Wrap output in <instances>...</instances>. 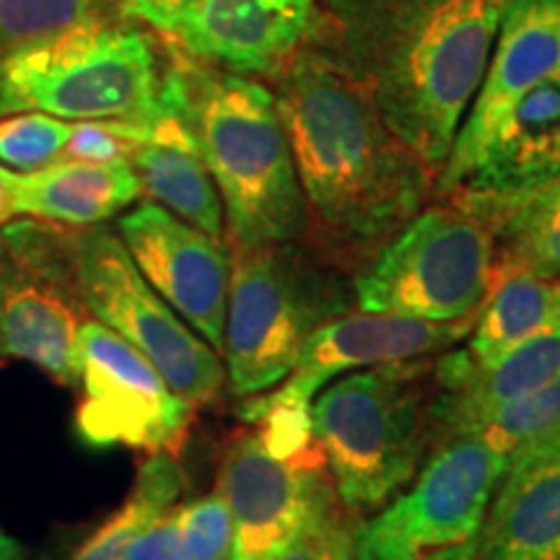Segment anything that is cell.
Here are the masks:
<instances>
[{"instance_id":"cell-5","label":"cell","mask_w":560,"mask_h":560,"mask_svg":"<svg viewBox=\"0 0 560 560\" xmlns=\"http://www.w3.org/2000/svg\"><path fill=\"white\" fill-rule=\"evenodd\" d=\"M231 252L221 361L231 392L255 397L278 387L306 340L355 296L348 272L301 242Z\"/></svg>"},{"instance_id":"cell-10","label":"cell","mask_w":560,"mask_h":560,"mask_svg":"<svg viewBox=\"0 0 560 560\" xmlns=\"http://www.w3.org/2000/svg\"><path fill=\"white\" fill-rule=\"evenodd\" d=\"M70 236L52 223L0 229V359L30 363L52 382L79 384L83 319Z\"/></svg>"},{"instance_id":"cell-26","label":"cell","mask_w":560,"mask_h":560,"mask_svg":"<svg viewBox=\"0 0 560 560\" xmlns=\"http://www.w3.org/2000/svg\"><path fill=\"white\" fill-rule=\"evenodd\" d=\"M73 122L45 112L0 117V164L13 172H37L66 153Z\"/></svg>"},{"instance_id":"cell-7","label":"cell","mask_w":560,"mask_h":560,"mask_svg":"<svg viewBox=\"0 0 560 560\" xmlns=\"http://www.w3.org/2000/svg\"><path fill=\"white\" fill-rule=\"evenodd\" d=\"M495 270L488 229L457 200L423 208L353 278L363 312L454 322L472 317Z\"/></svg>"},{"instance_id":"cell-1","label":"cell","mask_w":560,"mask_h":560,"mask_svg":"<svg viewBox=\"0 0 560 560\" xmlns=\"http://www.w3.org/2000/svg\"><path fill=\"white\" fill-rule=\"evenodd\" d=\"M506 0H317L310 50L441 172L486 75Z\"/></svg>"},{"instance_id":"cell-31","label":"cell","mask_w":560,"mask_h":560,"mask_svg":"<svg viewBox=\"0 0 560 560\" xmlns=\"http://www.w3.org/2000/svg\"><path fill=\"white\" fill-rule=\"evenodd\" d=\"M202 0H125V13L159 32H177Z\"/></svg>"},{"instance_id":"cell-16","label":"cell","mask_w":560,"mask_h":560,"mask_svg":"<svg viewBox=\"0 0 560 560\" xmlns=\"http://www.w3.org/2000/svg\"><path fill=\"white\" fill-rule=\"evenodd\" d=\"M187 102V79L172 75L161 81L159 102L151 115L143 117V140L130 153V164L153 202L223 242V202L202 161Z\"/></svg>"},{"instance_id":"cell-24","label":"cell","mask_w":560,"mask_h":560,"mask_svg":"<svg viewBox=\"0 0 560 560\" xmlns=\"http://www.w3.org/2000/svg\"><path fill=\"white\" fill-rule=\"evenodd\" d=\"M185 475L172 454H151L140 465L122 506L102 524L70 560H125L143 529L177 506Z\"/></svg>"},{"instance_id":"cell-32","label":"cell","mask_w":560,"mask_h":560,"mask_svg":"<svg viewBox=\"0 0 560 560\" xmlns=\"http://www.w3.org/2000/svg\"><path fill=\"white\" fill-rule=\"evenodd\" d=\"M16 215V172L0 164V229Z\"/></svg>"},{"instance_id":"cell-29","label":"cell","mask_w":560,"mask_h":560,"mask_svg":"<svg viewBox=\"0 0 560 560\" xmlns=\"http://www.w3.org/2000/svg\"><path fill=\"white\" fill-rule=\"evenodd\" d=\"M270 560H353L350 535L340 527L338 516L332 511V514L312 522Z\"/></svg>"},{"instance_id":"cell-11","label":"cell","mask_w":560,"mask_h":560,"mask_svg":"<svg viewBox=\"0 0 560 560\" xmlns=\"http://www.w3.org/2000/svg\"><path fill=\"white\" fill-rule=\"evenodd\" d=\"M79 384L83 400L75 410V431L96 450L128 446L172 454L190 429L192 405L143 353L96 319L81 325Z\"/></svg>"},{"instance_id":"cell-19","label":"cell","mask_w":560,"mask_h":560,"mask_svg":"<svg viewBox=\"0 0 560 560\" xmlns=\"http://www.w3.org/2000/svg\"><path fill=\"white\" fill-rule=\"evenodd\" d=\"M560 380V332L540 335L493 361H475L465 348L433 363L431 418L436 441L457 436L486 412Z\"/></svg>"},{"instance_id":"cell-12","label":"cell","mask_w":560,"mask_h":560,"mask_svg":"<svg viewBox=\"0 0 560 560\" xmlns=\"http://www.w3.org/2000/svg\"><path fill=\"white\" fill-rule=\"evenodd\" d=\"M215 490L234 524L231 560H270L312 522L335 511L319 446L278 454L257 429L231 439Z\"/></svg>"},{"instance_id":"cell-34","label":"cell","mask_w":560,"mask_h":560,"mask_svg":"<svg viewBox=\"0 0 560 560\" xmlns=\"http://www.w3.org/2000/svg\"><path fill=\"white\" fill-rule=\"evenodd\" d=\"M444 560H475V552H462V556H452V558H444Z\"/></svg>"},{"instance_id":"cell-25","label":"cell","mask_w":560,"mask_h":560,"mask_svg":"<svg viewBox=\"0 0 560 560\" xmlns=\"http://www.w3.org/2000/svg\"><path fill=\"white\" fill-rule=\"evenodd\" d=\"M457 436H478L511 462L560 444V380L472 420Z\"/></svg>"},{"instance_id":"cell-27","label":"cell","mask_w":560,"mask_h":560,"mask_svg":"<svg viewBox=\"0 0 560 560\" xmlns=\"http://www.w3.org/2000/svg\"><path fill=\"white\" fill-rule=\"evenodd\" d=\"M94 0H0V55L91 19Z\"/></svg>"},{"instance_id":"cell-21","label":"cell","mask_w":560,"mask_h":560,"mask_svg":"<svg viewBox=\"0 0 560 560\" xmlns=\"http://www.w3.org/2000/svg\"><path fill=\"white\" fill-rule=\"evenodd\" d=\"M140 192L143 185L128 159H60L37 172H16V215L91 229L132 206Z\"/></svg>"},{"instance_id":"cell-6","label":"cell","mask_w":560,"mask_h":560,"mask_svg":"<svg viewBox=\"0 0 560 560\" xmlns=\"http://www.w3.org/2000/svg\"><path fill=\"white\" fill-rule=\"evenodd\" d=\"M159 91L149 39L91 19L0 55V117L45 112L68 122L143 120Z\"/></svg>"},{"instance_id":"cell-33","label":"cell","mask_w":560,"mask_h":560,"mask_svg":"<svg viewBox=\"0 0 560 560\" xmlns=\"http://www.w3.org/2000/svg\"><path fill=\"white\" fill-rule=\"evenodd\" d=\"M0 560H26L21 542L13 540L9 532L3 529H0Z\"/></svg>"},{"instance_id":"cell-28","label":"cell","mask_w":560,"mask_h":560,"mask_svg":"<svg viewBox=\"0 0 560 560\" xmlns=\"http://www.w3.org/2000/svg\"><path fill=\"white\" fill-rule=\"evenodd\" d=\"M179 548L185 560H231L234 524L219 490L174 506Z\"/></svg>"},{"instance_id":"cell-8","label":"cell","mask_w":560,"mask_h":560,"mask_svg":"<svg viewBox=\"0 0 560 560\" xmlns=\"http://www.w3.org/2000/svg\"><path fill=\"white\" fill-rule=\"evenodd\" d=\"M506 459L478 436H444L416 478L350 537L353 560H444L475 552Z\"/></svg>"},{"instance_id":"cell-3","label":"cell","mask_w":560,"mask_h":560,"mask_svg":"<svg viewBox=\"0 0 560 560\" xmlns=\"http://www.w3.org/2000/svg\"><path fill=\"white\" fill-rule=\"evenodd\" d=\"M429 361H395L350 371L312 402L317 441L335 499L353 516H371L395 499L436 444Z\"/></svg>"},{"instance_id":"cell-20","label":"cell","mask_w":560,"mask_h":560,"mask_svg":"<svg viewBox=\"0 0 560 560\" xmlns=\"http://www.w3.org/2000/svg\"><path fill=\"white\" fill-rule=\"evenodd\" d=\"M475 560H560V444L506 467L488 503Z\"/></svg>"},{"instance_id":"cell-13","label":"cell","mask_w":560,"mask_h":560,"mask_svg":"<svg viewBox=\"0 0 560 560\" xmlns=\"http://www.w3.org/2000/svg\"><path fill=\"white\" fill-rule=\"evenodd\" d=\"M475 325V314L454 322H429L400 314H340L306 340L291 374L268 395L244 397L240 416L247 423L262 418H289L312 423V400L327 384L350 371L416 361L459 346Z\"/></svg>"},{"instance_id":"cell-23","label":"cell","mask_w":560,"mask_h":560,"mask_svg":"<svg viewBox=\"0 0 560 560\" xmlns=\"http://www.w3.org/2000/svg\"><path fill=\"white\" fill-rule=\"evenodd\" d=\"M550 332H560V280L495 268L465 350L475 361H493Z\"/></svg>"},{"instance_id":"cell-4","label":"cell","mask_w":560,"mask_h":560,"mask_svg":"<svg viewBox=\"0 0 560 560\" xmlns=\"http://www.w3.org/2000/svg\"><path fill=\"white\" fill-rule=\"evenodd\" d=\"M187 115L223 202L231 249L304 242V195L276 94L240 73L190 86Z\"/></svg>"},{"instance_id":"cell-2","label":"cell","mask_w":560,"mask_h":560,"mask_svg":"<svg viewBox=\"0 0 560 560\" xmlns=\"http://www.w3.org/2000/svg\"><path fill=\"white\" fill-rule=\"evenodd\" d=\"M272 79L314 249L355 276L423 210L436 172L310 47Z\"/></svg>"},{"instance_id":"cell-9","label":"cell","mask_w":560,"mask_h":560,"mask_svg":"<svg viewBox=\"0 0 560 560\" xmlns=\"http://www.w3.org/2000/svg\"><path fill=\"white\" fill-rule=\"evenodd\" d=\"M70 260L86 314L143 353L182 400L202 408L221 395V355L140 276L120 236L81 231L70 236Z\"/></svg>"},{"instance_id":"cell-18","label":"cell","mask_w":560,"mask_h":560,"mask_svg":"<svg viewBox=\"0 0 560 560\" xmlns=\"http://www.w3.org/2000/svg\"><path fill=\"white\" fill-rule=\"evenodd\" d=\"M556 179H560V70L522 91L503 109L450 195L522 192Z\"/></svg>"},{"instance_id":"cell-15","label":"cell","mask_w":560,"mask_h":560,"mask_svg":"<svg viewBox=\"0 0 560 560\" xmlns=\"http://www.w3.org/2000/svg\"><path fill=\"white\" fill-rule=\"evenodd\" d=\"M560 70V0H506L493 50L470 112L436 174L441 195H450L503 109L522 91Z\"/></svg>"},{"instance_id":"cell-22","label":"cell","mask_w":560,"mask_h":560,"mask_svg":"<svg viewBox=\"0 0 560 560\" xmlns=\"http://www.w3.org/2000/svg\"><path fill=\"white\" fill-rule=\"evenodd\" d=\"M488 229L495 268L560 280V179L522 192L450 195Z\"/></svg>"},{"instance_id":"cell-17","label":"cell","mask_w":560,"mask_h":560,"mask_svg":"<svg viewBox=\"0 0 560 560\" xmlns=\"http://www.w3.org/2000/svg\"><path fill=\"white\" fill-rule=\"evenodd\" d=\"M317 0H202L177 37L229 73H276L310 39Z\"/></svg>"},{"instance_id":"cell-30","label":"cell","mask_w":560,"mask_h":560,"mask_svg":"<svg viewBox=\"0 0 560 560\" xmlns=\"http://www.w3.org/2000/svg\"><path fill=\"white\" fill-rule=\"evenodd\" d=\"M125 560H185L179 548L174 509L138 535Z\"/></svg>"},{"instance_id":"cell-14","label":"cell","mask_w":560,"mask_h":560,"mask_svg":"<svg viewBox=\"0 0 560 560\" xmlns=\"http://www.w3.org/2000/svg\"><path fill=\"white\" fill-rule=\"evenodd\" d=\"M117 236L140 276L221 355L231 280L226 244L159 202H143L125 213L117 221Z\"/></svg>"}]
</instances>
